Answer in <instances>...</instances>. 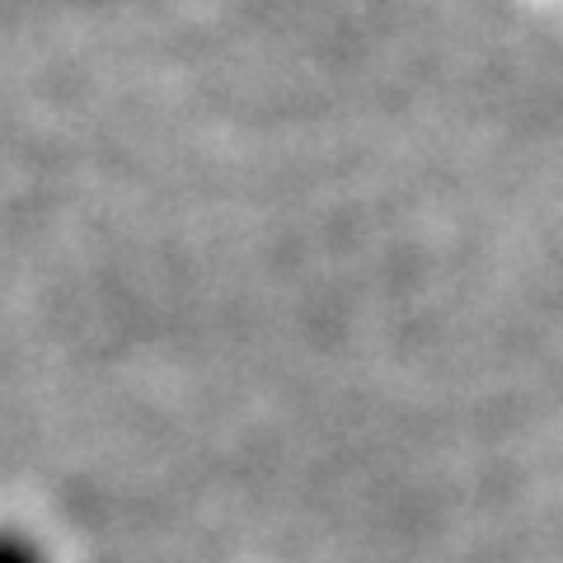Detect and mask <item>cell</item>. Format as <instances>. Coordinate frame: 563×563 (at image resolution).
<instances>
[{
	"label": "cell",
	"mask_w": 563,
	"mask_h": 563,
	"mask_svg": "<svg viewBox=\"0 0 563 563\" xmlns=\"http://www.w3.org/2000/svg\"><path fill=\"white\" fill-rule=\"evenodd\" d=\"M0 563H29L24 554H14V550H0Z\"/></svg>",
	"instance_id": "obj_1"
}]
</instances>
